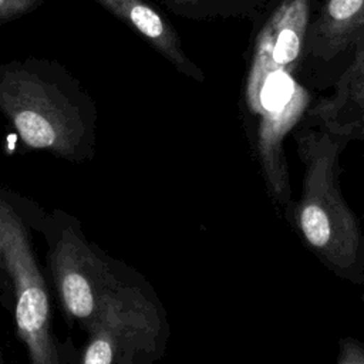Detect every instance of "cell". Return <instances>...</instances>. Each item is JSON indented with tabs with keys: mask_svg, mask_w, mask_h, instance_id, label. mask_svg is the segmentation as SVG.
Wrapping results in <instances>:
<instances>
[{
	"mask_svg": "<svg viewBox=\"0 0 364 364\" xmlns=\"http://www.w3.org/2000/svg\"><path fill=\"white\" fill-rule=\"evenodd\" d=\"M336 364H364V343L354 337H341Z\"/></svg>",
	"mask_w": 364,
	"mask_h": 364,
	"instance_id": "obj_11",
	"label": "cell"
},
{
	"mask_svg": "<svg viewBox=\"0 0 364 364\" xmlns=\"http://www.w3.org/2000/svg\"><path fill=\"white\" fill-rule=\"evenodd\" d=\"M0 364H4V360H3V353H1V346H0Z\"/></svg>",
	"mask_w": 364,
	"mask_h": 364,
	"instance_id": "obj_15",
	"label": "cell"
},
{
	"mask_svg": "<svg viewBox=\"0 0 364 364\" xmlns=\"http://www.w3.org/2000/svg\"><path fill=\"white\" fill-rule=\"evenodd\" d=\"M301 193L284 209L304 246L337 277L364 282V233L340 189V156L353 139L313 117L294 129Z\"/></svg>",
	"mask_w": 364,
	"mask_h": 364,
	"instance_id": "obj_3",
	"label": "cell"
},
{
	"mask_svg": "<svg viewBox=\"0 0 364 364\" xmlns=\"http://www.w3.org/2000/svg\"><path fill=\"white\" fill-rule=\"evenodd\" d=\"M27 213L47 245L48 276L67 326L87 333L112 310L158 296L138 270L88 240L75 216L46 212L31 199Z\"/></svg>",
	"mask_w": 364,
	"mask_h": 364,
	"instance_id": "obj_2",
	"label": "cell"
},
{
	"mask_svg": "<svg viewBox=\"0 0 364 364\" xmlns=\"http://www.w3.org/2000/svg\"><path fill=\"white\" fill-rule=\"evenodd\" d=\"M0 306L10 311V306H11L10 286H9V279H7V273H6V269H4L1 239H0Z\"/></svg>",
	"mask_w": 364,
	"mask_h": 364,
	"instance_id": "obj_13",
	"label": "cell"
},
{
	"mask_svg": "<svg viewBox=\"0 0 364 364\" xmlns=\"http://www.w3.org/2000/svg\"><path fill=\"white\" fill-rule=\"evenodd\" d=\"M355 139H360V141H364V125L354 134V141Z\"/></svg>",
	"mask_w": 364,
	"mask_h": 364,
	"instance_id": "obj_14",
	"label": "cell"
},
{
	"mask_svg": "<svg viewBox=\"0 0 364 364\" xmlns=\"http://www.w3.org/2000/svg\"><path fill=\"white\" fill-rule=\"evenodd\" d=\"M0 112L30 149L73 164L94 158V101L55 61L28 57L0 64Z\"/></svg>",
	"mask_w": 364,
	"mask_h": 364,
	"instance_id": "obj_4",
	"label": "cell"
},
{
	"mask_svg": "<svg viewBox=\"0 0 364 364\" xmlns=\"http://www.w3.org/2000/svg\"><path fill=\"white\" fill-rule=\"evenodd\" d=\"M168 338V314L156 297L112 310L97 321L85 333L77 364H155Z\"/></svg>",
	"mask_w": 364,
	"mask_h": 364,
	"instance_id": "obj_6",
	"label": "cell"
},
{
	"mask_svg": "<svg viewBox=\"0 0 364 364\" xmlns=\"http://www.w3.org/2000/svg\"><path fill=\"white\" fill-rule=\"evenodd\" d=\"M316 0H266L250 18L240 88L243 125L272 199L287 208L284 138L318 98L304 77V46Z\"/></svg>",
	"mask_w": 364,
	"mask_h": 364,
	"instance_id": "obj_1",
	"label": "cell"
},
{
	"mask_svg": "<svg viewBox=\"0 0 364 364\" xmlns=\"http://www.w3.org/2000/svg\"><path fill=\"white\" fill-rule=\"evenodd\" d=\"M364 47V0H316L304 46V77L320 94Z\"/></svg>",
	"mask_w": 364,
	"mask_h": 364,
	"instance_id": "obj_7",
	"label": "cell"
},
{
	"mask_svg": "<svg viewBox=\"0 0 364 364\" xmlns=\"http://www.w3.org/2000/svg\"><path fill=\"white\" fill-rule=\"evenodd\" d=\"M112 16L135 30L158 54L168 60L179 73L205 81V74L182 47L181 37L171 21L148 0H92Z\"/></svg>",
	"mask_w": 364,
	"mask_h": 364,
	"instance_id": "obj_8",
	"label": "cell"
},
{
	"mask_svg": "<svg viewBox=\"0 0 364 364\" xmlns=\"http://www.w3.org/2000/svg\"><path fill=\"white\" fill-rule=\"evenodd\" d=\"M331 92L318 98L307 117H313L336 132L354 134L364 125V47L337 77Z\"/></svg>",
	"mask_w": 364,
	"mask_h": 364,
	"instance_id": "obj_9",
	"label": "cell"
},
{
	"mask_svg": "<svg viewBox=\"0 0 364 364\" xmlns=\"http://www.w3.org/2000/svg\"><path fill=\"white\" fill-rule=\"evenodd\" d=\"M173 14L189 20L252 18L266 0H158Z\"/></svg>",
	"mask_w": 364,
	"mask_h": 364,
	"instance_id": "obj_10",
	"label": "cell"
},
{
	"mask_svg": "<svg viewBox=\"0 0 364 364\" xmlns=\"http://www.w3.org/2000/svg\"><path fill=\"white\" fill-rule=\"evenodd\" d=\"M41 0H0V23L31 11Z\"/></svg>",
	"mask_w": 364,
	"mask_h": 364,
	"instance_id": "obj_12",
	"label": "cell"
},
{
	"mask_svg": "<svg viewBox=\"0 0 364 364\" xmlns=\"http://www.w3.org/2000/svg\"><path fill=\"white\" fill-rule=\"evenodd\" d=\"M27 199L0 186V239L16 333L30 364H77L80 347L54 330L50 289L38 263Z\"/></svg>",
	"mask_w": 364,
	"mask_h": 364,
	"instance_id": "obj_5",
	"label": "cell"
},
{
	"mask_svg": "<svg viewBox=\"0 0 364 364\" xmlns=\"http://www.w3.org/2000/svg\"><path fill=\"white\" fill-rule=\"evenodd\" d=\"M363 233H364V230H363Z\"/></svg>",
	"mask_w": 364,
	"mask_h": 364,
	"instance_id": "obj_16",
	"label": "cell"
}]
</instances>
